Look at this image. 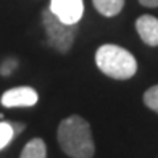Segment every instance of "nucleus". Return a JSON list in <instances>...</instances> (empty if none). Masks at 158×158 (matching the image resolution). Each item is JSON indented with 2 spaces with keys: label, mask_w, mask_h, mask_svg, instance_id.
Masks as SVG:
<instances>
[{
  "label": "nucleus",
  "mask_w": 158,
  "mask_h": 158,
  "mask_svg": "<svg viewBox=\"0 0 158 158\" xmlns=\"http://www.w3.org/2000/svg\"><path fill=\"white\" fill-rule=\"evenodd\" d=\"M56 139L64 153L71 158H92L95 143L89 123L84 118L73 114L64 118L56 132Z\"/></svg>",
  "instance_id": "1"
},
{
  "label": "nucleus",
  "mask_w": 158,
  "mask_h": 158,
  "mask_svg": "<svg viewBox=\"0 0 158 158\" xmlns=\"http://www.w3.org/2000/svg\"><path fill=\"white\" fill-rule=\"evenodd\" d=\"M95 63L103 74L119 81L132 77L137 71V61L134 55L129 50L114 44L98 47L95 52Z\"/></svg>",
  "instance_id": "2"
},
{
  "label": "nucleus",
  "mask_w": 158,
  "mask_h": 158,
  "mask_svg": "<svg viewBox=\"0 0 158 158\" xmlns=\"http://www.w3.org/2000/svg\"><path fill=\"white\" fill-rule=\"evenodd\" d=\"M42 23H44V27H45L48 45L60 53L69 52L77 34V24L63 23L50 10L42 11Z\"/></svg>",
  "instance_id": "3"
},
{
  "label": "nucleus",
  "mask_w": 158,
  "mask_h": 158,
  "mask_svg": "<svg viewBox=\"0 0 158 158\" xmlns=\"http://www.w3.org/2000/svg\"><path fill=\"white\" fill-rule=\"evenodd\" d=\"M48 10L66 24H77L84 15V0H50Z\"/></svg>",
  "instance_id": "4"
},
{
  "label": "nucleus",
  "mask_w": 158,
  "mask_h": 158,
  "mask_svg": "<svg viewBox=\"0 0 158 158\" xmlns=\"http://www.w3.org/2000/svg\"><path fill=\"white\" fill-rule=\"evenodd\" d=\"M39 100V95L32 87H13L2 94L0 102L5 108H15V106H34Z\"/></svg>",
  "instance_id": "5"
},
{
  "label": "nucleus",
  "mask_w": 158,
  "mask_h": 158,
  "mask_svg": "<svg viewBox=\"0 0 158 158\" xmlns=\"http://www.w3.org/2000/svg\"><path fill=\"white\" fill-rule=\"evenodd\" d=\"M135 29L139 37L150 47L158 45V18L152 15H142L135 21Z\"/></svg>",
  "instance_id": "6"
},
{
  "label": "nucleus",
  "mask_w": 158,
  "mask_h": 158,
  "mask_svg": "<svg viewBox=\"0 0 158 158\" xmlns=\"http://www.w3.org/2000/svg\"><path fill=\"white\" fill-rule=\"evenodd\" d=\"M97 11L103 16H116L124 6V0H92Z\"/></svg>",
  "instance_id": "7"
},
{
  "label": "nucleus",
  "mask_w": 158,
  "mask_h": 158,
  "mask_svg": "<svg viewBox=\"0 0 158 158\" xmlns=\"http://www.w3.org/2000/svg\"><path fill=\"white\" fill-rule=\"evenodd\" d=\"M19 158H47V145H45V142L42 139H39V137L31 139L24 145Z\"/></svg>",
  "instance_id": "8"
},
{
  "label": "nucleus",
  "mask_w": 158,
  "mask_h": 158,
  "mask_svg": "<svg viewBox=\"0 0 158 158\" xmlns=\"http://www.w3.org/2000/svg\"><path fill=\"white\" fill-rule=\"evenodd\" d=\"M13 137H15L13 126L10 123H6V121H0V150L8 145Z\"/></svg>",
  "instance_id": "9"
},
{
  "label": "nucleus",
  "mask_w": 158,
  "mask_h": 158,
  "mask_svg": "<svg viewBox=\"0 0 158 158\" xmlns=\"http://www.w3.org/2000/svg\"><path fill=\"white\" fill-rule=\"evenodd\" d=\"M143 103L147 105V108L158 113V84L152 85L150 89L145 90V94H143Z\"/></svg>",
  "instance_id": "10"
},
{
  "label": "nucleus",
  "mask_w": 158,
  "mask_h": 158,
  "mask_svg": "<svg viewBox=\"0 0 158 158\" xmlns=\"http://www.w3.org/2000/svg\"><path fill=\"white\" fill-rule=\"evenodd\" d=\"M16 66H18V61L15 58H6L2 63V66H0V74H2V76H10L11 71L15 69Z\"/></svg>",
  "instance_id": "11"
},
{
  "label": "nucleus",
  "mask_w": 158,
  "mask_h": 158,
  "mask_svg": "<svg viewBox=\"0 0 158 158\" xmlns=\"http://www.w3.org/2000/svg\"><path fill=\"white\" fill-rule=\"evenodd\" d=\"M140 5L143 6H150V8H156L158 6V0H139Z\"/></svg>",
  "instance_id": "12"
},
{
  "label": "nucleus",
  "mask_w": 158,
  "mask_h": 158,
  "mask_svg": "<svg viewBox=\"0 0 158 158\" xmlns=\"http://www.w3.org/2000/svg\"><path fill=\"white\" fill-rule=\"evenodd\" d=\"M11 126H13V131H15V134H16V132H21V131L24 129V124H11Z\"/></svg>",
  "instance_id": "13"
}]
</instances>
